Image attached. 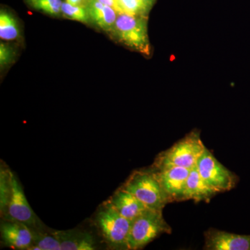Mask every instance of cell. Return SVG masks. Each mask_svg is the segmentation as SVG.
Returning <instances> with one entry per match:
<instances>
[{"label": "cell", "instance_id": "obj_1", "mask_svg": "<svg viewBox=\"0 0 250 250\" xmlns=\"http://www.w3.org/2000/svg\"><path fill=\"white\" fill-rule=\"evenodd\" d=\"M206 148L200 139V132L191 131L168 149L160 153L154 161L153 168L159 170L179 167L191 170L197 166Z\"/></svg>", "mask_w": 250, "mask_h": 250}, {"label": "cell", "instance_id": "obj_2", "mask_svg": "<svg viewBox=\"0 0 250 250\" xmlns=\"http://www.w3.org/2000/svg\"><path fill=\"white\" fill-rule=\"evenodd\" d=\"M94 221L104 241L110 248L128 250L131 221L120 214L109 202H105L98 208Z\"/></svg>", "mask_w": 250, "mask_h": 250}, {"label": "cell", "instance_id": "obj_3", "mask_svg": "<svg viewBox=\"0 0 250 250\" xmlns=\"http://www.w3.org/2000/svg\"><path fill=\"white\" fill-rule=\"evenodd\" d=\"M121 187L152 209L163 210L170 203L153 168L134 171Z\"/></svg>", "mask_w": 250, "mask_h": 250}, {"label": "cell", "instance_id": "obj_4", "mask_svg": "<svg viewBox=\"0 0 250 250\" xmlns=\"http://www.w3.org/2000/svg\"><path fill=\"white\" fill-rule=\"evenodd\" d=\"M162 210L147 208L131 221L128 250L143 249L163 233H171L172 229L163 216Z\"/></svg>", "mask_w": 250, "mask_h": 250}, {"label": "cell", "instance_id": "obj_5", "mask_svg": "<svg viewBox=\"0 0 250 250\" xmlns=\"http://www.w3.org/2000/svg\"><path fill=\"white\" fill-rule=\"evenodd\" d=\"M111 32L125 45L142 53H149L147 20L145 16L118 14Z\"/></svg>", "mask_w": 250, "mask_h": 250}, {"label": "cell", "instance_id": "obj_6", "mask_svg": "<svg viewBox=\"0 0 250 250\" xmlns=\"http://www.w3.org/2000/svg\"><path fill=\"white\" fill-rule=\"evenodd\" d=\"M197 167L205 183L217 193L229 191L236 187V174L220 164L207 148L197 161Z\"/></svg>", "mask_w": 250, "mask_h": 250}, {"label": "cell", "instance_id": "obj_7", "mask_svg": "<svg viewBox=\"0 0 250 250\" xmlns=\"http://www.w3.org/2000/svg\"><path fill=\"white\" fill-rule=\"evenodd\" d=\"M11 194L4 220L24 224L34 231L43 229L44 225L29 205L21 182L14 172H11Z\"/></svg>", "mask_w": 250, "mask_h": 250}, {"label": "cell", "instance_id": "obj_8", "mask_svg": "<svg viewBox=\"0 0 250 250\" xmlns=\"http://www.w3.org/2000/svg\"><path fill=\"white\" fill-rule=\"evenodd\" d=\"M154 170L170 203L184 201L186 185L190 169L173 167L159 170Z\"/></svg>", "mask_w": 250, "mask_h": 250}, {"label": "cell", "instance_id": "obj_9", "mask_svg": "<svg viewBox=\"0 0 250 250\" xmlns=\"http://www.w3.org/2000/svg\"><path fill=\"white\" fill-rule=\"evenodd\" d=\"M207 250H250V235H239L210 229L205 233Z\"/></svg>", "mask_w": 250, "mask_h": 250}, {"label": "cell", "instance_id": "obj_10", "mask_svg": "<svg viewBox=\"0 0 250 250\" xmlns=\"http://www.w3.org/2000/svg\"><path fill=\"white\" fill-rule=\"evenodd\" d=\"M1 236L3 243L14 250H29L33 244L34 232L27 225L4 220L1 223Z\"/></svg>", "mask_w": 250, "mask_h": 250}, {"label": "cell", "instance_id": "obj_11", "mask_svg": "<svg viewBox=\"0 0 250 250\" xmlns=\"http://www.w3.org/2000/svg\"><path fill=\"white\" fill-rule=\"evenodd\" d=\"M108 201L120 214L131 221L149 208L137 197L122 187L113 193Z\"/></svg>", "mask_w": 250, "mask_h": 250}, {"label": "cell", "instance_id": "obj_12", "mask_svg": "<svg viewBox=\"0 0 250 250\" xmlns=\"http://www.w3.org/2000/svg\"><path fill=\"white\" fill-rule=\"evenodd\" d=\"M60 241L62 250H95L98 249L91 233L78 229L53 231Z\"/></svg>", "mask_w": 250, "mask_h": 250}, {"label": "cell", "instance_id": "obj_13", "mask_svg": "<svg viewBox=\"0 0 250 250\" xmlns=\"http://www.w3.org/2000/svg\"><path fill=\"white\" fill-rule=\"evenodd\" d=\"M216 192L210 188L202 179L197 166L192 167L189 173L186 185L185 200H192L195 202H208Z\"/></svg>", "mask_w": 250, "mask_h": 250}, {"label": "cell", "instance_id": "obj_14", "mask_svg": "<svg viewBox=\"0 0 250 250\" xmlns=\"http://www.w3.org/2000/svg\"><path fill=\"white\" fill-rule=\"evenodd\" d=\"M85 9L90 19L99 27L104 31L113 30L118 14L116 10L98 0H88Z\"/></svg>", "mask_w": 250, "mask_h": 250}, {"label": "cell", "instance_id": "obj_15", "mask_svg": "<svg viewBox=\"0 0 250 250\" xmlns=\"http://www.w3.org/2000/svg\"><path fill=\"white\" fill-rule=\"evenodd\" d=\"M33 244L29 250H62L60 241L53 231H34Z\"/></svg>", "mask_w": 250, "mask_h": 250}, {"label": "cell", "instance_id": "obj_16", "mask_svg": "<svg viewBox=\"0 0 250 250\" xmlns=\"http://www.w3.org/2000/svg\"><path fill=\"white\" fill-rule=\"evenodd\" d=\"M11 170L1 165L0 170V210L1 214L4 217L11 194Z\"/></svg>", "mask_w": 250, "mask_h": 250}, {"label": "cell", "instance_id": "obj_17", "mask_svg": "<svg viewBox=\"0 0 250 250\" xmlns=\"http://www.w3.org/2000/svg\"><path fill=\"white\" fill-rule=\"evenodd\" d=\"M19 36L18 23L11 15L4 11L0 14V37L1 39L12 41Z\"/></svg>", "mask_w": 250, "mask_h": 250}, {"label": "cell", "instance_id": "obj_18", "mask_svg": "<svg viewBox=\"0 0 250 250\" xmlns=\"http://www.w3.org/2000/svg\"><path fill=\"white\" fill-rule=\"evenodd\" d=\"M117 12L135 16H145L149 12L142 0H116Z\"/></svg>", "mask_w": 250, "mask_h": 250}, {"label": "cell", "instance_id": "obj_19", "mask_svg": "<svg viewBox=\"0 0 250 250\" xmlns=\"http://www.w3.org/2000/svg\"><path fill=\"white\" fill-rule=\"evenodd\" d=\"M62 13L66 18L83 23H88L90 19L85 8L73 6L67 2L62 3Z\"/></svg>", "mask_w": 250, "mask_h": 250}, {"label": "cell", "instance_id": "obj_20", "mask_svg": "<svg viewBox=\"0 0 250 250\" xmlns=\"http://www.w3.org/2000/svg\"><path fill=\"white\" fill-rule=\"evenodd\" d=\"M30 1L36 9L52 16H59L62 13V0H30Z\"/></svg>", "mask_w": 250, "mask_h": 250}, {"label": "cell", "instance_id": "obj_21", "mask_svg": "<svg viewBox=\"0 0 250 250\" xmlns=\"http://www.w3.org/2000/svg\"><path fill=\"white\" fill-rule=\"evenodd\" d=\"M14 58V51L9 46L1 44L0 46V64L1 67L9 65Z\"/></svg>", "mask_w": 250, "mask_h": 250}, {"label": "cell", "instance_id": "obj_22", "mask_svg": "<svg viewBox=\"0 0 250 250\" xmlns=\"http://www.w3.org/2000/svg\"><path fill=\"white\" fill-rule=\"evenodd\" d=\"M88 1V0H66V2L68 4L83 8L86 7Z\"/></svg>", "mask_w": 250, "mask_h": 250}, {"label": "cell", "instance_id": "obj_23", "mask_svg": "<svg viewBox=\"0 0 250 250\" xmlns=\"http://www.w3.org/2000/svg\"><path fill=\"white\" fill-rule=\"evenodd\" d=\"M98 1L101 2L102 4L113 8V9H114L117 11L116 0H98Z\"/></svg>", "mask_w": 250, "mask_h": 250}, {"label": "cell", "instance_id": "obj_24", "mask_svg": "<svg viewBox=\"0 0 250 250\" xmlns=\"http://www.w3.org/2000/svg\"><path fill=\"white\" fill-rule=\"evenodd\" d=\"M143 2L144 3V4L146 5V7L148 9V11H149V9L152 7V5L154 4V1L155 0H142Z\"/></svg>", "mask_w": 250, "mask_h": 250}]
</instances>
